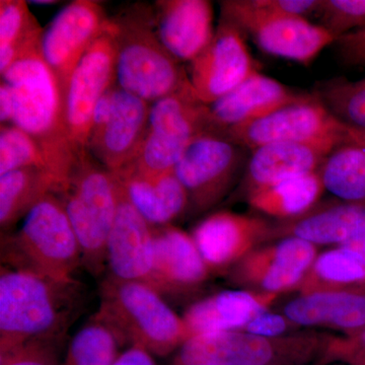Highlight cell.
<instances>
[{"label":"cell","mask_w":365,"mask_h":365,"mask_svg":"<svg viewBox=\"0 0 365 365\" xmlns=\"http://www.w3.org/2000/svg\"><path fill=\"white\" fill-rule=\"evenodd\" d=\"M114 175L131 203L153 227L173 225L178 218L188 212V193L175 170L145 175L122 170Z\"/></svg>","instance_id":"24"},{"label":"cell","mask_w":365,"mask_h":365,"mask_svg":"<svg viewBox=\"0 0 365 365\" xmlns=\"http://www.w3.org/2000/svg\"><path fill=\"white\" fill-rule=\"evenodd\" d=\"M60 341L34 342L0 354V365H61L57 346Z\"/></svg>","instance_id":"36"},{"label":"cell","mask_w":365,"mask_h":365,"mask_svg":"<svg viewBox=\"0 0 365 365\" xmlns=\"http://www.w3.org/2000/svg\"><path fill=\"white\" fill-rule=\"evenodd\" d=\"M13 115V91L6 81H1V83H0V121H1V125L11 124Z\"/></svg>","instance_id":"42"},{"label":"cell","mask_w":365,"mask_h":365,"mask_svg":"<svg viewBox=\"0 0 365 365\" xmlns=\"http://www.w3.org/2000/svg\"><path fill=\"white\" fill-rule=\"evenodd\" d=\"M29 4H34L36 6H54V4H59V1L55 0H39V1H30Z\"/></svg>","instance_id":"44"},{"label":"cell","mask_w":365,"mask_h":365,"mask_svg":"<svg viewBox=\"0 0 365 365\" xmlns=\"http://www.w3.org/2000/svg\"><path fill=\"white\" fill-rule=\"evenodd\" d=\"M58 195L78 237L83 265L100 275L107 267L108 237L116 215L117 178L88 150L78 155Z\"/></svg>","instance_id":"6"},{"label":"cell","mask_w":365,"mask_h":365,"mask_svg":"<svg viewBox=\"0 0 365 365\" xmlns=\"http://www.w3.org/2000/svg\"><path fill=\"white\" fill-rule=\"evenodd\" d=\"M279 295L249 289L225 290L198 300L182 314L190 338L227 331H242L257 314L269 311Z\"/></svg>","instance_id":"23"},{"label":"cell","mask_w":365,"mask_h":365,"mask_svg":"<svg viewBox=\"0 0 365 365\" xmlns=\"http://www.w3.org/2000/svg\"><path fill=\"white\" fill-rule=\"evenodd\" d=\"M319 100L343 123L365 131V78H333L319 86Z\"/></svg>","instance_id":"33"},{"label":"cell","mask_w":365,"mask_h":365,"mask_svg":"<svg viewBox=\"0 0 365 365\" xmlns=\"http://www.w3.org/2000/svg\"><path fill=\"white\" fill-rule=\"evenodd\" d=\"M220 20L239 29L262 51L272 56L311 66L335 38L309 19L276 13L259 0H225L220 2Z\"/></svg>","instance_id":"9"},{"label":"cell","mask_w":365,"mask_h":365,"mask_svg":"<svg viewBox=\"0 0 365 365\" xmlns=\"http://www.w3.org/2000/svg\"><path fill=\"white\" fill-rule=\"evenodd\" d=\"M259 2L276 13L309 19V16L318 13L321 0H259Z\"/></svg>","instance_id":"40"},{"label":"cell","mask_w":365,"mask_h":365,"mask_svg":"<svg viewBox=\"0 0 365 365\" xmlns=\"http://www.w3.org/2000/svg\"><path fill=\"white\" fill-rule=\"evenodd\" d=\"M283 314L294 325L325 327L344 334L365 328V292H321L299 295Z\"/></svg>","instance_id":"26"},{"label":"cell","mask_w":365,"mask_h":365,"mask_svg":"<svg viewBox=\"0 0 365 365\" xmlns=\"http://www.w3.org/2000/svg\"><path fill=\"white\" fill-rule=\"evenodd\" d=\"M78 297V282L64 284L1 265L0 354L30 343L63 339Z\"/></svg>","instance_id":"2"},{"label":"cell","mask_w":365,"mask_h":365,"mask_svg":"<svg viewBox=\"0 0 365 365\" xmlns=\"http://www.w3.org/2000/svg\"><path fill=\"white\" fill-rule=\"evenodd\" d=\"M248 151L217 132H203L192 141L175 168L188 193L190 215H202L222 202L244 174Z\"/></svg>","instance_id":"10"},{"label":"cell","mask_w":365,"mask_h":365,"mask_svg":"<svg viewBox=\"0 0 365 365\" xmlns=\"http://www.w3.org/2000/svg\"><path fill=\"white\" fill-rule=\"evenodd\" d=\"M153 9L160 42L182 63H191L212 40L215 30L210 1L158 0Z\"/></svg>","instance_id":"19"},{"label":"cell","mask_w":365,"mask_h":365,"mask_svg":"<svg viewBox=\"0 0 365 365\" xmlns=\"http://www.w3.org/2000/svg\"><path fill=\"white\" fill-rule=\"evenodd\" d=\"M117 85L153 104L188 88V71L160 42L153 6L134 4L110 18Z\"/></svg>","instance_id":"3"},{"label":"cell","mask_w":365,"mask_h":365,"mask_svg":"<svg viewBox=\"0 0 365 365\" xmlns=\"http://www.w3.org/2000/svg\"><path fill=\"white\" fill-rule=\"evenodd\" d=\"M223 135L250 151L284 141L322 144L335 150L346 144H365V131L353 128L334 116L316 93H304L297 102L256 121L230 129Z\"/></svg>","instance_id":"7"},{"label":"cell","mask_w":365,"mask_h":365,"mask_svg":"<svg viewBox=\"0 0 365 365\" xmlns=\"http://www.w3.org/2000/svg\"><path fill=\"white\" fill-rule=\"evenodd\" d=\"M1 262L64 284L78 283L81 246L58 194L45 197L14 234L1 237Z\"/></svg>","instance_id":"4"},{"label":"cell","mask_w":365,"mask_h":365,"mask_svg":"<svg viewBox=\"0 0 365 365\" xmlns=\"http://www.w3.org/2000/svg\"><path fill=\"white\" fill-rule=\"evenodd\" d=\"M44 29L24 0L0 1V73L14 62L41 50Z\"/></svg>","instance_id":"30"},{"label":"cell","mask_w":365,"mask_h":365,"mask_svg":"<svg viewBox=\"0 0 365 365\" xmlns=\"http://www.w3.org/2000/svg\"><path fill=\"white\" fill-rule=\"evenodd\" d=\"M275 223L276 240L294 237L317 247H339L365 234V202H319L300 217Z\"/></svg>","instance_id":"22"},{"label":"cell","mask_w":365,"mask_h":365,"mask_svg":"<svg viewBox=\"0 0 365 365\" xmlns=\"http://www.w3.org/2000/svg\"><path fill=\"white\" fill-rule=\"evenodd\" d=\"M113 365H157L153 354L138 346L130 348L119 354Z\"/></svg>","instance_id":"41"},{"label":"cell","mask_w":365,"mask_h":365,"mask_svg":"<svg viewBox=\"0 0 365 365\" xmlns=\"http://www.w3.org/2000/svg\"><path fill=\"white\" fill-rule=\"evenodd\" d=\"M335 148L322 144L274 143L251 151L242 174L246 197L256 190L318 172Z\"/></svg>","instance_id":"21"},{"label":"cell","mask_w":365,"mask_h":365,"mask_svg":"<svg viewBox=\"0 0 365 365\" xmlns=\"http://www.w3.org/2000/svg\"><path fill=\"white\" fill-rule=\"evenodd\" d=\"M116 83V47L109 19L104 32L74 69L66 91L67 127L78 155L88 150L98 101Z\"/></svg>","instance_id":"12"},{"label":"cell","mask_w":365,"mask_h":365,"mask_svg":"<svg viewBox=\"0 0 365 365\" xmlns=\"http://www.w3.org/2000/svg\"><path fill=\"white\" fill-rule=\"evenodd\" d=\"M297 292L299 295L321 292H365V265L342 247L318 255Z\"/></svg>","instance_id":"29"},{"label":"cell","mask_w":365,"mask_h":365,"mask_svg":"<svg viewBox=\"0 0 365 365\" xmlns=\"http://www.w3.org/2000/svg\"><path fill=\"white\" fill-rule=\"evenodd\" d=\"M260 71L244 34L220 20L212 40L190 63V83L196 97L211 105Z\"/></svg>","instance_id":"13"},{"label":"cell","mask_w":365,"mask_h":365,"mask_svg":"<svg viewBox=\"0 0 365 365\" xmlns=\"http://www.w3.org/2000/svg\"><path fill=\"white\" fill-rule=\"evenodd\" d=\"M276 223L261 217L220 210L206 216L192 237L210 273L235 267L254 250L276 240Z\"/></svg>","instance_id":"14"},{"label":"cell","mask_w":365,"mask_h":365,"mask_svg":"<svg viewBox=\"0 0 365 365\" xmlns=\"http://www.w3.org/2000/svg\"><path fill=\"white\" fill-rule=\"evenodd\" d=\"M274 349L268 338L246 331L202 334L189 338L181 346L180 365H265Z\"/></svg>","instance_id":"25"},{"label":"cell","mask_w":365,"mask_h":365,"mask_svg":"<svg viewBox=\"0 0 365 365\" xmlns=\"http://www.w3.org/2000/svg\"><path fill=\"white\" fill-rule=\"evenodd\" d=\"M334 352L346 357L353 365H365V328L359 332L345 334L332 341Z\"/></svg>","instance_id":"39"},{"label":"cell","mask_w":365,"mask_h":365,"mask_svg":"<svg viewBox=\"0 0 365 365\" xmlns=\"http://www.w3.org/2000/svg\"><path fill=\"white\" fill-rule=\"evenodd\" d=\"M319 172L294 178L256 190L247 196V201L257 212L287 222L306 215L318 205L324 192Z\"/></svg>","instance_id":"27"},{"label":"cell","mask_w":365,"mask_h":365,"mask_svg":"<svg viewBox=\"0 0 365 365\" xmlns=\"http://www.w3.org/2000/svg\"><path fill=\"white\" fill-rule=\"evenodd\" d=\"M317 16L323 26L335 38L365 26V0H321Z\"/></svg>","instance_id":"35"},{"label":"cell","mask_w":365,"mask_h":365,"mask_svg":"<svg viewBox=\"0 0 365 365\" xmlns=\"http://www.w3.org/2000/svg\"><path fill=\"white\" fill-rule=\"evenodd\" d=\"M210 274L192 235L174 225L155 227L150 287L163 297L191 294Z\"/></svg>","instance_id":"18"},{"label":"cell","mask_w":365,"mask_h":365,"mask_svg":"<svg viewBox=\"0 0 365 365\" xmlns=\"http://www.w3.org/2000/svg\"><path fill=\"white\" fill-rule=\"evenodd\" d=\"M118 194L116 215L107 242L109 276L148 284L153 271L155 227L131 203L119 181Z\"/></svg>","instance_id":"17"},{"label":"cell","mask_w":365,"mask_h":365,"mask_svg":"<svg viewBox=\"0 0 365 365\" xmlns=\"http://www.w3.org/2000/svg\"><path fill=\"white\" fill-rule=\"evenodd\" d=\"M339 247H342V248L351 252V253L354 254L365 265V234L359 235L356 239L346 242V244Z\"/></svg>","instance_id":"43"},{"label":"cell","mask_w":365,"mask_h":365,"mask_svg":"<svg viewBox=\"0 0 365 365\" xmlns=\"http://www.w3.org/2000/svg\"><path fill=\"white\" fill-rule=\"evenodd\" d=\"M151 104L113 86L93 113L88 151L112 173L130 165L143 143Z\"/></svg>","instance_id":"11"},{"label":"cell","mask_w":365,"mask_h":365,"mask_svg":"<svg viewBox=\"0 0 365 365\" xmlns=\"http://www.w3.org/2000/svg\"><path fill=\"white\" fill-rule=\"evenodd\" d=\"M1 81L13 91L11 124L32 137L63 189L78 155L67 127L66 91L42 50L14 62Z\"/></svg>","instance_id":"1"},{"label":"cell","mask_w":365,"mask_h":365,"mask_svg":"<svg viewBox=\"0 0 365 365\" xmlns=\"http://www.w3.org/2000/svg\"><path fill=\"white\" fill-rule=\"evenodd\" d=\"M206 131H211L209 107L192 86L160 98L151 104L143 143L123 170L145 175L172 172L192 141Z\"/></svg>","instance_id":"8"},{"label":"cell","mask_w":365,"mask_h":365,"mask_svg":"<svg viewBox=\"0 0 365 365\" xmlns=\"http://www.w3.org/2000/svg\"><path fill=\"white\" fill-rule=\"evenodd\" d=\"M121 345L117 333L95 314L72 338L61 365H113Z\"/></svg>","instance_id":"32"},{"label":"cell","mask_w":365,"mask_h":365,"mask_svg":"<svg viewBox=\"0 0 365 365\" xmlns=\"http://www.w3.org/2000/svg\"><path fill=\"white\" fill-rule=\"evenodd\" d=\"M109 19L101 2L76 0L64 6L44 29L42 55L64 91L74 69L104 32Z\"/></svg>","instance_id":"15"},{"label":"cell","mask_w":365,"mask_h":365,"mask_svg":"<svg viewBox=\"0 0 365 365\" xmlns=\"http://www.w3.org/2000/svg\"><path fill=\"white\" fill-rule=\"evenodd\" d=\"M333 45L344 66L353 68L365 67V26L338 38Z\"/></svg>","instance_id":"37"},{"label":"cell","mask_w":365,"mask_h":365,"mask_svg":"<svg viewBox=\"0 0 365 365\" xmlns=\"http://www.w3.org/2000/svg\"><path fill=\"white\" fill-rule=\"evenodd\" d=\"M318 247L287 237L254 250L235 267L230 279L254 292L280 295L297 290L318 257Z\"/></svg>","instance_id":"16"},{"label":"cell","mask_w":365,"mask_h":365,"mask_svg":"<svg viewBox=\"0 0 365 365\" xmlns=\"http://www.w3.org/2000/svg\"><path fill=\"white\" fill-rule=\"evenodd\" d=\"M26 168H38L50 172L42 151L32 137L13 124L1 125L0 176Z\"/></svg>","instance_id":"34"},{"label":"cell","mask_w":365,"mask_h":365,"mask_svg":"<svg viewBox=\"0 0 365 365\" xmlns=\"http://www.w3.org/2000/svg\"><path fill=\"white\" fill-rule=\"evenodd\" d=\"M292 325L294 324L284 314L265 311L252 319L242 331L259 337L271 339V338L279 337L287 332Z\"/></svg>","instance_id":"38"},{"label":"cell","mask_w":365,"mask_h":365,"mask_svg":"<svg viewBox=\"0 0 365 365\" xmlns=\"http://www.w3.org/2000/svg\"><path fill=\"white\" fill-rule=\"evenodd\" d=\"M319 176L336 199L365 202V144H346L324 160Z\"/></svg>","instance_id":"31"},{"label":"cell","mask_w":365,"mask_h":365,"mask_svg":"<svg viewBox=\"0 0 365 365\" xmlns=\"http://www.w3.org/2000/svg\"><path fill=\"white\" fill-rule=\"evenodd\" d=\"M62 185L54 175L38 168H26L0 176V227L2 235L46 196L58 194Z\"/></svg>","instance_id":"28"},{"label":"cell","mask_w":365,"mask_h":365,"mask_svg":"<svg viewBox=\"0 0 365 365\" xmlns=\"http://www.w3.org/2000/svg\"><path fill=\"white\" fill-rule=\"evenodd\" d=\"M304 95L261 71L256 72L225 97L208 106L211 131L223 134L235 127L256 121L297 102Z\"/></svg>","instance_id":"20"},{"label":"cell","mask_w":365,"mask_h":365,"mask_svg":"<svg viewBox=\"0 0 365 365\" xmlns=\"http://www.w3.org/2000/svg\"><path fill=\"white\" fill-rule=\"evenodd\" d=\"M122 340L150 354H169L189 339L188 329L155 288L108 277L101 287L98 313Z\"/></svg>","instance_id":"5"}]
</instances>
